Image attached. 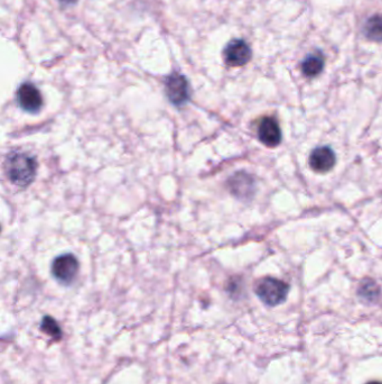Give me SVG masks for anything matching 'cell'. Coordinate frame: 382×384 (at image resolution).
Masks as SVG:
<instances>
[{
  "label": "cell",
  "instance_id": "obj_15",
  "mask_svg": "<svg viewBox=\"0 0 382 384\" xmlns=\"http://www.w3.org/2000/svg\"><path fill=\"white\" fill-rule=\"evenodd\" d=\"M367 384H382V382L372 381V382H369V383H367Z\"/></svg>",
  "mask_w": 382,
  "mask_h": 384
},
{
  "label": "cell",
  "instance_id": "obj_12",
  "mask_svg": "<svg viewBox=\"0 0 382 384\" xmlns=\"http://www.w3.org/2000/svg\"><path fill=\"white\" fill-rule=\"evenodd\" d=\"M358 295H359L360 298L363 299L365 302H376L380 296L379 286L374 280L362 281L359 290H358Z\"/></svg>",
  "mask_w": 382,
  "mask_h": 384
},
{
  "label": "cell",
  "instance_id": "obj_13",
  "mask_svg": "<svg viewBox=\"0 0 382 384\" xmlns=\"http://www.w3.org/2000/svg\"><path fill=\"white\" fill-rule=\"evenodd\" d=\"M41 329L44 331L45 334L50 335L51 337L59 340L62 336V331L60 329L59 324L53 320L52 317L46 316L43 318L41 324Z\"/></svg>",
  "mask_w": 382,
  "mask_h": 384
},
{
  "label": "cell",
  "instance_id": "obj_2",
  "mask_svg": "<svg viewBox=\"0 0 382 384\" xmlns=\"http://www.w3.org/2000/svg\"><path fill=\"white\" fill-rule=\"evenodd\" d=\"M255 293L264 304L269 307H276L285 302L289 296V284L280 279L266 277L257 282Z\"/></svg>",
  "mask_w": 382,
  "mask_h": 384
},
{
  "label": "cell",
  "instance_id": "obj_9",
  "mask_svg": "<svg viewBox=\"0 0 382 384\" xmlns=\"http://www.w3.org/2000/svg\"><path fill=\"white\" fill-rule=\"evenodd\" d=\"M229 188L235 197L240 199H248L255 191V181L248 173H235L229 180Z\"/></svg>",
  "mask_w": 382,
  "mask_h": 384
},
{
  "label": "cell",
  "instance_id": "obj_5",
  "mask_svg": "<svg viewBox=\"0 0 382 384\" xmlns=\"http://www.w3.org/2000/svg\"><path fill=\"white\" fill-rule=\"evenodd\" d=\"M253 52L244 40H233L230 41L224 50V62L233 68L244 67L251 60Z\"/></svg>",
  "mask_w": 382,
  "mask_h": 384
},
{
  "label": "cell",
  "instance_id": "obj_4",
  "mask_svg": "<svg viewBox=\"0 0 382 384\" xmlns=\"http://www.w3.org/2000/svg\"><path fill=\"white\" fill-rule=\"evenodd\" d=\"M79 261L72 254L60 255L52 264L54 278L63 284H70L79 273Z\"/></svg>",
  "mask_w": 382,
  "mask_h": 384
},
{
  "label": "cell",
  "instance_id": "obj_6",
  "mask_svg": "<svg viewBox=\"0 0 382 384\" xmlns=\"http://www.w3.org/2000/svg\"><path fill=\"white\" fill-rule=\"evenodd\" d=\"M18 105L25 112L35 114L43 107V97L37 87L30 82H24L17 90Z\"/></svg>",
  "mask_w": 382,
  "mask_h": 384
},
{
  "label": "cell",
  "instance_id": "obj_1",
  "mask_svg": "<svg viewBox=\"0 0 382 384\" xmlns=\"http://www.w3.org/2000/svg\"><path fill=\"white\" fill-rule=\"evenodd\" d=\"M5 170L12 184L24 188L30 186L35 179L37 163L34 157L27 153L12 152L6 157Z\"/></svg>",
  "mask_w": 382,
  "mask_h": 384
},
{
  "label": "cell",
  "instance_id": "obj_8",
  "mask_svg": "<svg viewBox=\"0 0 382 384\" xmlns=\"http://www.w3.org/2000/svg\"><path fill=\"white\" fill-rule=\"evenodd\" d=\"M258 137L268 148H276L282 143V130L273 117H265L259 123Z\"/></svg>",
  "mask_w": 382,
  "mask_h": 384
},
{
  "label": "cell",
  "instance_id": "obj_11",
  "mask_svg": "<svg viewBox=\"0 0 382 384\" xmlns=\"http://www.w3.org/2000/svg\"><path fill=\"white\" fill-rule=\"evenodd\" d=\"M363 34L367 40L372 42H382V16L374 15L365 21Z\"/></svg>",
  "mask_w": 382,
  "mask_h": 384
},
{
  "label": "cell",
  "instance_id": "obj_14",
  "mask_svg": "<svg viewBox=\"0 0 382 384\" xmlns=\"http://www.w3.org/2000/svg\"><path fill=\"white\" fill-rule=\"evenodd\" d=\"M60 1L63 3H72V1H75V0H60Z\"/></svg>",
  "mask_w": 382,
  "mask_h": 384
},
{
  "label": "cell",
  "instance_id": "obj_10",
  "mask_svg": "<svg viewBox=\"0 0 382 384\" xmlns=\"http://www.w3.org/2000/svg\"><path fill=\"white\" fill-rule=\"evenodd\" d=\"M323 69L324 59L320 54L309 55L302 63V72L307 78L318 77Z\"/></svg>",
  "mask_w": 382,
  "mask_h": 384
},
{
  "label": "cell",
  "instance_id": "obj_3",
  "mask_svg": "<svg viewBox=\"0 0 382 384\" xmlns=\"http://www.w3.org/2000/svg\"><path fill=\"white\" fill-rule=\"evenodd\" d=\"M165 92L174 106H183L190 101V86L183 74H170L165 80Z\"/></svg>",
  "mask_w": 382,
  "mask_h": 384
},
{
  "label": "cell",
  "instance_id": "obj_7",
  "mask_svg": "<svg viewBox=\"0 0 382 384\" xmlns=\"http://www.w3.org/2000/svg\"><path fill=\"white\" fill-rule=\"evenodd\" d=\"M336 163V155L329 146H320L313 150L309 155V166L318 173L331 171Z\"/></svg>",
  "mask_w": 382,
  "mask_h": 384
}]
</instances>
